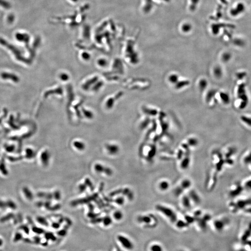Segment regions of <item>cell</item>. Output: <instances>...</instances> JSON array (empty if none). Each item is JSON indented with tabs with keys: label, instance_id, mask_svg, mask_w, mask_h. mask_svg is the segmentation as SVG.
<instances>
[{
	"label": "cell",
	"instance_id": "obj_1",
	"mask_svg": "<svg viewBox=\"0 0 251 251\" xmlns=\"http://www.w3.org/2000/svg\"><path fill=\"white\" fill-rule=\"evenodd\" d=\"M247 6L242 1H239L232 7L230 10L231 16L234 18L239 17L246 12Z\"/></svg>",
	"mask_w": 251,
	"mask_h": 251
},
{
	"label": "cell",
	"instance_id": "obj_2",
	"mask_svg": "<svg viewBox=\"0 0 251 251\" xmlns=\"http://www.w3.org/2000/svg\"><path fill=\"white\" fill-rule=\"evenodd\" d=\"M117 239L122 247L128 251H131L134 248V244L130 239L122 235H118Z\"/></svg>",
	"mask_w": 251,
	"mask_h": 251
},
{
	"label": "cell",
	"instance_id": "obj_3",
	"mask_svg": "<svg viewBox=\"0 0 251 251\" xmlns=\"http://www.w3.org/2000/svg\"><path fill=\"white\" fill-rule=\"evenodd\" d=\"M21 193L23 198L27 201H31L34 198L32 191L27 186H24L21 189Z\"/></svg>",
	"mask_w": 251,
	"mask_h": 251
},
{
	"label": "cell",
	"instance_id": "obj_4",
	"mask_svg": "<svg viewBox=\"0 0 251 251\" xmlns=\"http://www.w3.org/2000/svg\"><path fill=\"white\" fill-rule=\"evenodd\" d=\"M50 155V152L47 150L43 151L40 155V161L43 166H46L49 163Z\"/></svg>",
	"mask_w": 251,
	"mask_h": 251
},
{
	"label": "cell",
	"instance_id": "obj_5",
	"mask_svg": "<svg viewBox=\"0 0 251 251\" xmlns=\"http://www.w3.org/2000/svg\"><path fill=\"white\" fill-rule=\"evenodd\" d=\"M94 169L97 172L104 173L107 175H110L112 173V171L111 169L104 167L101 165H96L94 166Z\"/></svg>",
	"mask_w": 251,
	"mask_h": 251
},
{
	"label": "cell",
	"instance_id": "obj_6",
	"mask_svg": "<svg viewBox=\"0 0 251 251\" xmlns=\"http://www.w3.org/2000/svg\"><path fill=\"white\" fill-rule=\"evenodd\" d=\"M35 156V152L34 150L31 148H27L25 149L24 151V157L27 160H30L34 158Z\"/></svg>",
	"mask_w": 251,
	"mask_h": 251
},
{
	"label": "cell",
	"instance_id": "obj_7",
	"mask_svg": "<svg viewBox=\"0 0 251 251\" xmlns=\"http://www.w3.org/2000/svg\"><path fill=\"white\" fill-rule=\"evenodd\" d=\"M106 149L110 155H114L117 154L119 151V147L115 145L109 144L106 146Z\"/></svg>",
	"mask_w": 251,
	"mask_h": 251
},
{
	"label": "cell",
	"instance_id": "obj_8",
	"mask_svg": "<svg viewBox=\"0 0 251 251\" xmlns=\"http://www.w3.org/2000/svg\"><path fill=\"white\" fill-rule=\"evenodd\" d=\"M179 77L176 73H172L168 76V80L170 83L176 84L179 81Z\"/></svg>",
	"mask_w": 251,
	"mask_h": 251
},
{
	"label": "cell",
	"instance_id": "obj_9",
	"mask_svg": "<svg viewBox=\"0 0 251 251\" xmlns=\"http://www.w3.org/2000/svg\"><path fill=\"white\" fill-rule=\"evenodd\" d=\"M214 76L217 78H220L223 75L222 69L219 66H216L213 70Z\"/></svg>",
	"mask_w": 251,
	"mask_h": 251
},
{
	"label": "cell",
	"instance_id": "obj_10",
	"mask_svg": "<svg viewBox=\"0 0 251 251\" xmlns=\"http://www.w3.org/2000/svg\"><path fill=\"white\" fill-rule=\"evenodd\" d=\"M207 85L208 82L206 79H201L198 81V88L201 91H204L207 87Z\"/></svg>",
	"mask_w": 251,
	"mask_h": 251
},
{
	"label": "cell",
	"instance_id": "obj_11",
	"mask_svg": "<svg viewBox=\"0 0 251 251\" xmlns=\"http://www.w3.org/2000/svg\"><path fill=\"white\" fill-rule=\"evenodd\" d=\"M220 97L221 100L225 104H228L230 101V98L229 97L228 93H220Z\"/></svg>",
	"mask_w": 251,
	"mask_h": 251
},
{
	"label": "cell",
	"instance_id": "obj_12",
	"mask_svg": "<svg viewBox=\"0 0 251 251\" xmlns=\"http://www.w3.org/2000/svg\"><path fill=\"white\" fill-rule=\"evenodd\" d=\"M150 251H164L163 247L160 245L158 244H154L150 247Z\"/></svg>",
	"mask_w": 251,
	"mask_h": 251
},
{
	"label": "cell",
	"instance_id": "obj_13",
	"mask_svg": "<svg viewBox=\"0 0 251 251\" xmlns=\"http://www.w3.org/2000/svg\"><path fill=\"white\" fill-rule=\"evenodd\" d=\"M73 146L79 150H83L85 147L83 143L80 142H77V141H76L73 143Z\"/></svg>",
	"mask_w": 251,
	"mask_h": 251
},
{
	"label": "cell",
	"instance_id": "obj_14",
	"mask_svg": "<svg viewBox=\"0 0 251 251\" xmlns=\"http://www.w3.org/2000/svg\"><path fill=\"white\" fill-rule=\"evenodd\" d=\"M231 58V55L229 53H225L223 54L222 56V59L224 63L229 62Z\"/></svg>",
	"mask_w": 251,
	"mask_h": 251
},
{
	"label": "cell",
	"instance_id": "obj_15",
	"mask_svg": "<svg viewBox=\"0 0 251 251\" xmlns=\"http://www.w3.org/2000/svg\"><path fill=\"white\" fill-rule=\"evenodd\" d=\"M241 120L246 123L247 125H249L250 126H251V118L248 117L247 116H242L240 117Z\"/></svg>",
	"mask_w": 251,
	"mask_h": 251
},
{
	"label": "cell",
	"instance_id": "obj_16",
	"mask_svg": "<svg viewBox=\"0 0 251 251\" xmlns=\"http://www.w3.org/2000/svg\"><path fill=\"white\" fill-rule=\"evenodd\" d=\"M114 217L116 220H120L123 218V214L120 211H116L114 214Z\"/></svg>",
	"mask_w": 251,
	"mask_h": 251
},
{
	"label": "cell",
	"instance_id": "obj_17",
	"mask_svg": "<svg viewBox=\"0 0 251 251\" xmlns=\"http://www.w3.org/2000/svg\"><path fill=\"white\" fill-rule=\"evenodd\" d=\"M103 223L105 226H109L112 224V220L110 217H105L103 220Z\"/></svg>",
	"mask_w": 251,
	"mask_h": 251
},
{
	"label": "cell",
	"instance_id": "obj_18",
	"mask_svg": "<svg viewBox=\"0 0 251 251\" xmlns=\"http://www.w3.org/2000/svg\"><path fill=\"white\" fill-rule=\"evenodd\" d=\"M234 44L238 47H243L245 45V42L241 39H236L235 40Z\"/></svg>",
	"mask_w": 251,
	"mask_h": 251
},
{
	"label": "cell",
	"instance_id": "obj_19",
	"mask_svg": "<svg viewBox=\"0 0 251 251\" xmlns=\"http://www.w3.org/2000/svg\"><path fill=\"white\" fill-rule=\"evenodd\" d=\"M46 238H47L48 239H50L52 240H56V238L55 237L54 234L52 233H48L46 234Z\"/></svg>",
	"mask_w": 251,
	"mask_h": 251
},
{
	"label": "cell",
	"instance_id": "obj_20",
	"mask_svg": "<svg viewBox=\"0 0 251 251\" xmlns=\"http://www.w3.org/2000/svg\"><path fill=\"white\" fill-rule=\"evenodd\" d=\"M38 221L40 223V224H42V225H45V226H46V225H47V220L46 219H44V218H43L42 217H39L38 218Z\"/></svg>",
	"mask_w": 251,
	"mask_h": 251
},
{
	"label": "cell",
	"instance_id": "obj_21",
	"mask_svg": "<svg viewBox=\"0 0 251 251\" xmlns=\"http://www.w3.org/2000/svg\"><path fill=\"white\" fill-rule=\"evenodd\" d=\"M237 77L239 79H242L245 76H246V73H238V75H237Z\"/></svg>",
	"mask_w": 251,
	"mask_h": 251
},
{
	"label": "cell",
	"instance_id": "obj_22",
	"mask_svg": "<svg viewBox=\"0 0 251 251\" xmlns=\"http://www.w3.org/2000/svg\"><path fill=\"white\" fill-rule=\"evenodd\" d=\"M66 231L65 230H64L60 231L59 232H58V235L62 236H65V235H66Z\"/></svg>",
	"mask_w": 251,
	"mask_h": 251
},
{
	"label": "cell",
	"instance_id": "obj_23",
	"mask_svg": "<svg viewBox=\"0 0 251 251\" xmlns=\"http://www.w3.org/2000/svg\"><path fill=\"white\" fill-rule=\"evenodd\" d=\"M0 4L1 5L3 6L4 7H6V8H9V5L7 4V3H6L4 1H0Z\"/></svg>",
	"mask_w": 251,
	"mask_h": 251
},
{
	"label": "cell",
	"instance_id": "obj_24",
	"mask_svg": "<svg viewBox=\"0 0 251 251\" xmlns=\"http://www.w3.org/2000/svg\"><path fill=\"white\" fill-rule=\"evenodd\" d=\"M59 224L57 223H55L53 224V227H54L55 229H57V228H59Z\"/></svg>",
	"mask_w": 251,
	"mask_h": 251
},
{
	"label": "cell",
	"instance_id": "obj_25",
	"mask_svg": "<svg viewBox=\"0 0 251 251\" xmlns=\"http://www.w3.org/2000/svg\"></svg>",
	"mask_w": 251,
	"mask_h": 251
}]
</instances>
